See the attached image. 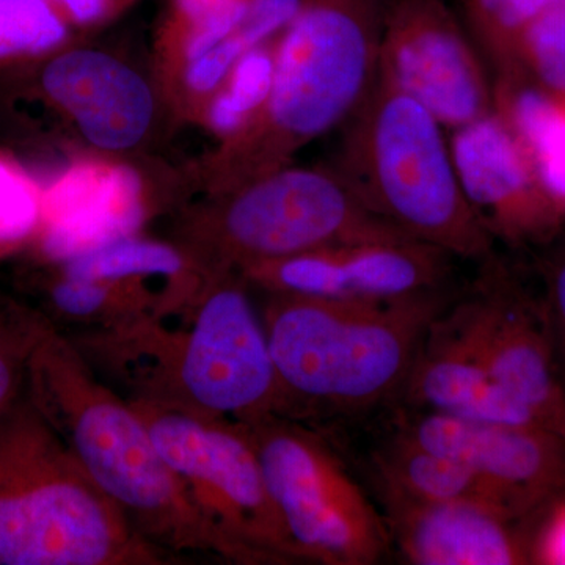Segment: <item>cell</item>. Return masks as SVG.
Listing matches in <instances>:
<instances>
[{
	"instance_id": "obj_13",
	"label": "cell",
	"mask_w": 565,
	"mask_h": 565,
	"mask_svg": "<svg viewBox=\"0 0 565 565\" xmlns=\"http://www.w3.org/2000/svg\"><path fill=\"white\" fill-rule=\"evenodd\" d=\"M451 258L415 239L363 241L256 264L241 275L263 294L371 302L438 291Z\"/></svg>"
},
{
	"instance_id": "obj_28",
	"label": "cell",
	"mask_w": 565,
	"mask_h": 565,
	"mask_svg": "<svg viewBox=\"0 0 565 565\" xmlns=\"http://www.w3.org/2000/svg\"><path fill=\"white\" fill-rule=\"evenodd\" d=\"M226 0H170L161 28L177 29L199 20L210 11L217 9Z\"/></svg>"
},
{
	"instance_id": "obj_24",
	"label": "cell",
	"mask_w": 565,
	"mask_h": 565,
	"mask_svg": "<svg viewBox=\"0 0 565 565\" xmlns=\"http://www.w3.org/2000/svg\"><path fill=\"white\" fill-rule=\"evenodd\" d=\"M520 63L533 71L542 90L565 98V0L531 22L520 39L511 73Z\"/></svg>"
},
{
	"instance_id": "obj_12",
	"label": "cell",
	"mask_w": 565,
	"mask_h": 565,
	"mask_svg": "<svg viewBox=\"0 0 565 565\" xmlns=\"http://www.w3.org/2000/svg\"><path fill=\"white\" fill-rule=\"evenodd\" d=\"M379 70L448 132L494 111L478 46L444 0H390Z\"/></svg>"
},
{
	"instance_id": "obj_9",
	"label": "cell",
	"mask_w": 565,
	"mask_h": 565,
	"mask_svg": "<svg viewBox=\"0 0 565 565\" xmlns=\"http://www.w3.org/2000/svg\"><path fill=\"white\" fill-rule=\"evenodd\" d=\"M241 424L250 435L275 508L303 563L381 561L390 546L384 515L321 434L288 416Z\"/></svg>"
},
{
	"instance_id": "obj_16",
	"label": "cell",
	"mask_w": 565,
	"mask_h": 565,
	"mask_svg": "<svg viewBox=\"0 0 565 565\" xmlns=\"http://www.w3.org/2000/svg\"><path fill=\"white\" fill-rule=\"evenodd\" d=\"M390 541L415 565L531 564L516 520L470 503H435L381 487Z\"/></svg>"
},
{
	"instance_id": "obj_23",
	"label": "cell",
	"mask_w": 565,
	"mask_h": 565,
	"mask_svg": "<svg viewBox=\"0 0 565 565\" xmlns=\"http://www.w3.org/2000/svg\"><path fill=\"white\" fill-rule=\"evenodd\" d=\"M54 329L41 308L0 292V414L28 388L33 355Z\"/></svg>"
},
{
	"instance_id": "obj_11",
	"label": "cell",
	"mask_w": 565,
	"mask_h": 565,
	"mask_svg": "<svg viewBox=\"0 0 565 565\" xmlns=\"http://www.w3.org/2000/svg\"><path fill=\"white\" fill-rule=\"evenodd\" d=\"M490 258L475 292L446 315L494 384L561 434L565 386L544 305L531 302Z\"/></svg>"
},
{
	"instance_id": "obj_21",
	"label": "cell",
	"mask_w": 565,
	"mask_h": 565,
	"mask_svg": "<svg viewBox=\"0 0 565 565\" xmlns=\"http://www.w3.org/2000/svg\"><path fill=\"white\" fill-rule=\"evenodd\" d=\"M278 36L245 52L207 104L199 125L217 143L239 136L262 114L273 88Z\"/></svg>"
},
{
	"instance_id": "obj_29",
	"label": "cell",
	"mask_w": 565,
	"mask_h": 565,
	"mask_svg": "<svg viewBox=\"0 0 565 565\" xmlns=\"http://www.w3.org/2000/svg\"><path fill=\"white\" fill-rule=\"evenodd\" d=\"M561 435L565 438V412H564V418L563 424H561Z\"/></svg>"
},
{
	"instance_id": "obj_17",
	"label": "cell",
	"mask_w": 565,
	"mask_h": 565,
	"mask_svg": "<svg viewBox=\"0 0 565 565\" xmlns=\"http://www.w3.org/2000/svg\"><path fill=\"white\" fill-rule=\"evenodd\" d=\"M401 396L416 411L542 426L494 384L446 310L424 338Z\"/></svg>"
},
{
	"instance_id": "obj_14",
	"label": "cell",
	"mask_w": 565,
	"mask_h": 565,
	"mask_svg": "<svg viewBox=\"0 0 565 565\" xmlns=\"http://www.w3.org/2000/svg\"><path fill=\"white\" fill-rule=\"evenodd\" d=\"M399 433L467 465L508 494L526 519L565 494V438L548 427L418 411Z\"/></svg>"
},
{
	"instance_id": "obj_19",
	"label": "cell",
	"mask_w": 565,
	"mask_h": 565,
	"mask_svg": "<svg viewBox=\"0 0 565 565\" xmlns=\"http://www.w3.org/2000/svg\"><path fill=\"white\" fill-rule=\"evenodd\" d=\"M379 487L419 501L484 505L508 519L525 522L526 516L492 482L486 481L467 465L430 451L404 434L374 457Z\"/></svg>"
},
{
	"instance_id": "obj_15",
	"label": "cell",
	"mask_w": 565,
	"mask_h": 565,
	"mask_svg": "<svg viewBox=\"0 0 565 565\" xmlns=\"http://www.w3.org/2000/svg\"><path fill=\"white\" fill-rule=\"evenodd\" d=\"M449 143L465 195L492 239L520 243L555 228L561 212L497 110L451 131Z\"/></svg>"
},
{
	"instance_id": "obj_4",
	"label": "cell",
	"mask_w": 565,
	"mask_h": 565,
	"mask_svg": "<svg viewBox=\"0 0 565 565\" xmlns=\"http://www.w3.org/2000/svg\"><path fill=\"white\" fill-rule=\"evenodd\" d=\"M264 329L289 418L355 414L403 393L444 291L332 300L264 294Z\"/></svg>"
},
{
	"instance_id": "obj_7",
	"label": "cell",
	"mask_w": 565,
	"mask_h": 565,
	"mask_svg": "<svg viewBox=\"0 0 565 565\" xmlns=\"http://www.w3.org/2000/svg\"><path fill=\"white\" fill-rule=\"evenodd\" d=\"M167 239L210 277L337 245L412 237L364 207L329 163H289L178 204Z\"/></svg>"
},
{
	"instance_id": "obj_22",
	"label": "cell",
	"mask_w": 565,
	"mask_h": 565,
	"mask_svg": "<svg viewBox=\"0 0 565 565\" xmlns=\"http://www.w3.org/2000/svg\"><path fill=\"white\" fill-rule=\"evenodd\" d=\"M561 0H460L463 24L501 74L515 66L520 39L542 13Z\"/></svg>"
},
{
	"instance_id": "obj_3",
	"label": "cell",
	"mask_w": 565,
	"mask_h": 565,
	"mask_svg": "<svg viewBox=\"0 0 565 565\" xmlns=\"http://www.w3.org/2000/svg\"><path fill=\"white\" fill-rule=\"evenodd\" d=\"M28 393L103 493L166 555L232 550L193 504L132 404L96 375L55 327L33 355Z\"/></svg>"
},
{
	"instance_id": "obj_1",
	"label": "cell",
	"mask_w": 565,
	"mask_h": 565,
	"mask_svg": "<svg viewBox=\"0 0 565 565\" xmlns=\"http://www.w3.org/2000/svg\"><path fill=\"white\" fill-rule=\"evenodd\" d=\"M63 333L128 401L234 423L289 418L262 308L241 274L210 275L181 313Z\"/></svg>"
},
{
	"instance_id": "obj_25",
	"label": "cell",
	"mask_w": 565,
	"mask_h": 565,
	"mask_svg": "<svg viewBox=\"0 0 565 565\" xmlns=\"http://www.w3.org/2000/svg\"><path fill=\"white\" fill-rule=\"evenodd\" d=\"M65 21L81 36L110 25L132 9L139 0H51Z\"/></svg>"
},
{
	"instance_id": "obj_6",
	"label": "cell",
	"mask_w": 565,
	"mask_h": 565,
	"mask_svg": "<svg viewBox=\"0 0 565 565\" xmlns=\"http://www.w3.org/2000/svg\"><path fill=\"white\" fill-rule=\"evenodd\" d=\"M330 167L377 217L451 256L486 262L493 239L465 195L448 131L377 71L340 126Z\"/></svg>"
},
{
	"instance_id": "obj_20",
	"label": "cell",
	"mask_w": 565,
	"mask_h": 565,
	"mask_svg": "<svg viewBox=\"0 0 565 565\" xmlns=\"http://www.w3.org/2000/svg\"><path fill=\"white\" fill-rule=\"evenodd\" d=\"M52 273L77 280H139L195 292L206 275L172 241L121 236L62 258Z\"/></svg>"
},
{
	"instance_id": "obj_8",
	"label": "cell",
	"mask_w": 565,
	"mask_h": 565,
	"mask_svg": "<svg viewBox=\"0 0 565 565\" xmlns=\"http://www.w3.org/2000/svg\"><path fill=\"white\" fill-rule=\"evenodd\" d=\"M234 564L303 563L267 489L244 424L129 401Z\"/></svg>"
},
{
	"instance_id": "obj_5",
	"label": "cell",
	"mask_w": 565,
	"mask_h": 565,
	"mask_svg": "<svg viewBox=\"0 0 565 565\" xmlns=\"http://www.w3.org/2000/svg\"><path fill=\"white\" fill-rule=\"evenodd\" d=\"M129 525L28 388L0 414V565H167Z\"/></svg>"
},
{
	"instance_id": "obj_26",
	"label": "cell",
	"mask_w": 565,
	"mask_h": 565,
	"mask_svg": "<svg viewBox=\"0 0 565 565\" xmlns=\"http://www.w3.org/2000/svg\"><path fill=\"white\" fill-rule=\"evenodd\" d=\"M542 512L544 519L531 535V564L565 565V494Z\"/></svg>"
},
{
	"instance_id": "obj_2",
	"label": "cell",
	"mask_w": 565,
	"mask_h": 565,
	"mask_svg": "<svg viewBox=\"0 0 565 565\" xmlns=\"http://www.w3.org/2000/svg\"><path fill=\"white\" fill-rule=\"evenodd\" d=\"M390 0H300L278 36L273 88L245 131L188 167L200 195L232 191L292 163L340 128L373 87Z\"/></svg>"
},
{
	"instance_id": "obj_27",
	"label": "cell",
	"mask_w": 565,
	"mask_h": 565,
	"mask_svg": "<svg viewBox=\"0 0 565 565\" xmlns=\"http://www.w3.org/2000/svg\"><path fill=\"white\" fill-rule=\"evenodd\" d=\"M544 311L557 355L565 360V247L552 256L545 267Z\"/></svg>"
},
{
	"instance_id": "obj_18",
	"label": "cell",
	"mask_w": 565,
	"mask_h": 565,
	"mask_svg": "<svg viewBox=\"0 0 565 565\" xmlns=\"http://www.w3.org/2000/svg\"><path fill=\"white\" fill-rule=\"evenodd\" d=\"M41 310L62 332L111 329L185 310L195 292L139 280H77L46 270L35 282Z\"/></svg>"
},
{
	"instance_id": "obj_10",
	"label": "cell",
	"mask_w": 565,
	"mask_h": 565,
	"mask_svg": "<svg viewBox=\"0 0 565 565\" xmlns=\"http://www.w3.org/2000/svg\"><path fill=\"white\" fill-rule=\"evenodd\" d=\"M0 82L13 98L40 104L82 143L111 158L139 154L154 139L162 114L169 115L154 81L84 43L2 71Z\"/></svg>"
}]
</instances>
